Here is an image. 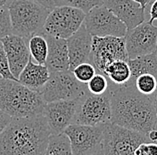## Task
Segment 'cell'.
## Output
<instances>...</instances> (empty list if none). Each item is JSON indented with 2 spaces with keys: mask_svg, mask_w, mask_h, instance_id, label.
<instances>
[{
  "mask_svg": "<svg viewBox=\"0 0 157 155\" xmlns=\"http://www.w3.org/2000/svg\"><path fill=\"white\" fill-rule=\"evenodd\" d=\"M10 2H11L10 0H0V9H2L4 7H7Z\"/></svg>",
  "mask_w": 157,
  "mask_h": 155,
  "instance_id": "34",
  "label": "cell"
},
{
  "mask_svg": "<svg viewBox=\"0 0 157 155\" xmlns=\"http://www.w3.org/2000/svg\"><path fill=\"white\" fill-rule=\"evenodd\" d=\"M44 35L48 40V53L46 61V66L48 68L49 71L55 72L70 70L67 40L47 34Z\"/></svg>",
  "mask_w": 157,
  "mask_h": 155,
  "instance_id": "17",
  "label": "cell"
},
{
  "mask_svg": "<svg viewBox=\"0 0 157 155\" xmlns=\"http://www.w3.org/2000/svg\"><path fill=\"white\" fill-rule=\"evenodd\" d=\"M154 128H155V129L157 130V121H156V123H155V127H154Z\"/></svg>",
  "mask_w": 157,
  "mask_h": 155,
  "instance_id": "37",
  "label": "cell"
},
{
  "mask_svg": "<svg viewBox=\"0 0 157 155\" xmlns=\"http://www.w3.org/2000/svg\"><path fill=\"white\" fill-rule=\"evenodd\" d=\"M34 1L50 11L56 6H59L61 2V0H34Z\"/></svg>",
  "mask_w": 157,
  "mask_h": 155,
  "instance_id": "30",
  "label": "cell"
},
{
  "mask_svg": "<svg viewBox=\"0 0 157 155\" xmlns=\"http://www.w3.org/2000/svg\"><path fill=\"white\" fill-rule=\"evenodd\" d=\"M28 46L31 58L39 64H46L48 45L45 35L41 32L33 35L28 39Z\"/></svg>",
  "mask_w": 157,
  "mask_h": 155,
  "instance_id": "21",
  "label": "cell"
},
{
  "mask_svg": "<svg viewBox=\"0 0 157 155\" xmlns=\"http://www.w3.org/2000/svg\"><path fill=\"white\" fill-rule=\"evenodd\" d=\"M111 96L109 89L102 95H93L88 91L78 100L76 112L71 124L101 126L111 122Z\"/></svg>",
  "mask_w": 157,
  "mask_h": 155,
  "instance_id": "5",
  "label": "cell"
},
{
  "mask_svg": "<svg viewBox=\"0 0 157 155\" xmlns=\"http://www.w3.org/2000/svg\"><path fill=\"white\" fill-rule=\"evenodd\" d=\"M11 119H12V117L9 116L5 112H3L2 110H0V134L8 126Z\"/></svg>",
  "mask_w": 157,
  "mask_h": 155,
  "instance_id": "31",
  "label": "cell"
},
{
  "mask_svg": "<svg viewBox=\"0 0 157 155\" xmlns=\"http://www.w3.org/2000/svg\"><path fill=\"white\" fill-rule=\"evenodd\" d=\"M87 86L89 93L93 95H102L109 89L110 82L104 74L97 72L96 75L87 83Z\"/></svg>",
  "mask_w": 157,
  "mask_h": 155,
  "instance_id": "24",
  "label": "cell"
},
{
  "mask_svg": "<svg viewBox=\"0 0 157 155\" xmlns=\"http://www.w3.org/2000/svg\"><path fill=\"white\" fill-rule=\"evenodd\" d=\"M132 1L137 2V3H138V4H140L143 7L147 8V6L149 5V3H150L152 0H132Z\"/></svg>",
  "mask_w": 157,
  "mask_h": 155,
  "instance_id": "33",
  "label": "cell"
},
{
  "mask_svg": "<svg viewBox=\"0 0 157 155\" xmlns=\"http://www.w3.org/2000/svg\"><path fill=\"white\" fill-rule=\"evenodd\" d=\"M0 75L3 78L18 80L13 75V73L10 70L9 62H8L6 51L4 49V46L1 41H0Z\"/></svg>",
  "mask_w": 157,
  "mask_h": 155,
  "instance_id": "27",
  "label": "cell"
},
{
  "mask_svg": "<svg viewBox=\"0 0 157 155\" xmlns=\"http://www.w3.org/2000/svg\"><path fill=\"white\" fill-rule=\"evenodd\" d=\"M156 55H157V50H156Z\"/></svg>",
  "mask_w": 157,
  "mask_h": 155,
  "instance_id": "41",
  "label": "cell"
},
{
  "mask_svg": "<svg viewBox=\"0 0 157 155\" xmlns=\"http://www.w3.org/2000/svg\"><path fill=\"white\" fill-rule=\"evenodd\" d=\"M67 40L70 70H73L78 64L88 62L90 59L93 36L86 29L84 23Z\"/></svg>",
  "mask_w": 157,
  "mask_h": 155,
  "instance_id": "15",
  "label": "cell"
},
{
  "mask_svg": "<svg viewBox=\"0 0 157 155\" xmlns=\"http://www.w3.org/2000/svg\"><path fill=\"white\" fill-rule=\"evenodd\" d=\"M74 76L78 81L87 84L88 81L94 77L97 73V70L91 62H83L78 64L72 70Z\"/></svg>",
  "mask_w": 157,
  "mask_h": 155,
  "instance_id": "25",
  "label": "cell"
},
{
  "mask_svg": "<svg viewBox=\"0 0 157 155\" xmlns=\"http://www.w3.org/2000/svg\"><path fill=\"white\" fill-rule=\"evenodd\" d=\"M150 142L146 134L108 122L103 125V150L105 155H135L143 143Z\"/></svg>",
  "mask_w": 157,
  "mask_h": 155,
  "instance_id": "6",
  "label": "cell"
},
{
  "mask_svg": "<svg viewBox=\"0 0 157 155\" xmlns=\"http://www.w3.org/2000/svg\"><path fill=\"white\" fill-rule=\"evenodd\" d=\"M103 0H61L60 6H67L88 13L92 8L103 5Z\"/></svg>",
  "mask_w": 157,
  "mask_h": 155,
  "instance_id": "26",
  "label": "cell"
},
{
  "mask_svg": "<svg viewBox=\"0 0 157 155\" xmlns=\"http://www.w3.org/2000/svg\"><path fill=\"white\" fill-rule=\"evenodd\" d=\"M135 155H157V143H143L135 151Z\"/></svg>",
  "mask_w": 157,
  "mask_h": 155,
  "instance_id": "29",
  "label": "cell"
},
{
  "mask_svg": "<svg viewBox=\"0 0 157 155\" xmlns=\"http://www.w3.org/2000/svg\"><path fill=\"white\" fill-rule=\"evenodd\" d=\"M110 88L111 122L148 135L157 121L156 108L151 96L141 94L130 80L122 86L110 83Z\"/></svg>",
  "mask_w": 157,
  "mask_h": 155,
  "instance_id": "1",
  "label": "cell"
},
{
  "mask_svg": "<svg viewBox=\"0 0 157 155\" xmlns=\"http://www.w3.org/2000/svg\"><path fill=\"white\" fill-rule=\"evenodd\" d=\"M50 136L43 113L12 118L0 134V155H44Z\"/></svg>",
  "mask_w": 157,
  "mask_h": 155,
  "instance_id": "2",
  "label": "cell"
},
{
  "mask_svg": "<svg viewBox=\"0 0 157 155\" xmlns=\"http://www.w3.org/2000/svg\"><path fill=\"white\" fill-rule=\"evenodd\" d=\"M0 78H2V77H1V75H0Z\"/></svg>",
  "mask_w": 157,
  "mask_h": 155,
  "instance_id": "38",
  "label": "cell"
},
{
  "mask_svg": "<svg viewBox=\"0 0 157 155\" xmlns=\"http://www.w3.org/2000/svg\"><path fill=\"white\" fill-rule=\"evenodd\" d=\"M151 98H152V100H153V102H154V104H155V106L157 109V87H156V90L155 91V93L152 95V96H150Z\"/></svg>",
  "mask_w": 157,
  "mask_h": 155,
  "instance_id": "35",
  "label": "cell"
},
{
  "mask_svg": "<svg viewBox=\"0 0 157 155\" xmlns=\"http://www.w3.org/2000/svg\"><path fill=\"white\" fill-rule=\"evenodd\" d=\"M103 1H104V0H103Z\"/></svg>",
  "mask_w": 157,
  "mask_h": 155,
  "instance_id": "42",
  "label": "cell"
},
{
  "mask_svg": "<svg viewBox=\"0 0 157 155\" xmlns=\"http://www.w3.org/2000/svg\"><path fill=\"white\" fill-rule=\"evenodd\" d=\"M149 16L150 18L148 20V21L151 23H153L154 21L157 20V0H153L151 4L150 10H149Z\"/></svg>",
  "mask_w": 157,
  "mask_h": 155,
  "instance_id": "32",
  "label": "cell"
},
{
  "mask_svg": "<svg viewBox=\"0 0 157 155\" xmlns=\"http://www.w3.org/2000/svg\"><path fill=\"white\" fill-rule=\"evenodd\" d=\"M63 133L69 137L73 155H90L103 148V125L71 124Z\"/></svg>",
  "mask_w": 157,
  "mask_h": 155,
  "instance_id": "11",
  "label": "cell"
},
{
  "mask_svg": "<svg viewBox=\"0 0 157 155\" xmlns=\"http://www.w3.org/2000/svg\"><path fill=\"white\" fill-rule=\"evenodd\" d=\"M104 75L107 78L112 85L122 86L130 80L131 70L128 61L116 60L105 68Z\"/></svg>",
  "mask_w": 157,
  "mask_h": 155,
  "instance_id": "20",
  "label": "cell"
},
{
  "mask_svg": "<svg viewBox=\"0 0 157 155\" xmlns=\"http://www.w3.org/2000/svg\"><path fill=\"white\" fill-rule=\"evenodd\" d=\"M131 70V78L134 80L141 74H153L157 78V55L156 51L147 55L139 56L135 59L128 60Z\"/></svg>",
  "mask_w": 157,
  "mask_h": 155,
  "instance_id": "19",
  "label": "cell"
},
{
  "mask_svg": "<svg viewBox=\"0 0 157 155\" xmlns=\"http://www.w3.org/2000/svg\"><path fill=\"white\" fill-rule=\"evenodd\" d=\"M7 7L12 33L27 40L41 31L50 13L34 0H13Z\"/></svg>",
  "mask_w": 157,
  "mask_h": 155,
  "instance_id": "4",
  "label": "cell"
},
{
  "mask_svg": "<svg viewBox=\"0 0 157 155\" xmlns=\"http://www.w3.org/2000/svg\"><path fill=\"white\" fill-rule=\"evenodd\" d=\"M156 113H157V109H156Z\"/></svg>",
  "mask_w": 157,
  "mask_h": 155,
  "instance_id": "40",
  "label": "cell"
},
{
  "mask_svg": "<svg viewBox=\"0 0 157 155\" xmlns=\"http://www.w3.org/2000/svg\"><path fill=\"white\" fill-rule=\"evenodd\" d=\"M9 34H12L9 9L4 7L0 9V40Z\"/></svg>",
  "mask_w": 157,
  "mask_h": 155,
  "instance_id": "28",
  "label": "cell"
},
{
  "mask_svg": "<svg viewBox=\"0 0 157 155\" xmlns=\"http://www.w3.org/2000/svg\"><path fill=\"white\" fill-rule=\"evenodd\" d=\"M116 60H128L125 37H93L89 62L98 73L104 74L105 68Z\"/></svg>",
  "mask_w": 157,
  "mask_h": 155,
  "instance_id": "9",
  "label": "cell"
},
{
  "mask_svg": "<svg viewBox=\"0 0 157 155\" xmlns=\"http://www.w3.org/2000/svg\"><path fill=\"white\" fill-rule=\"evenodd\" d=\"M132 82L135 83L137 90L146 96H152L156 90L157 78L153 74H141L137 76Z\"/></svg>",
  "mask_w": 157,
  "mask_h": 155,
  "instance_id": "23",
  "label": "cell"
},
{
  "mask_svg": "<svg viewBox=\"0 0 157 155\" xmlns=\"http://www.w3.org/2000/svg\"><path fill=\"white\" fill-rule=\"evenodd\" d=\"M10 1H11V2H12V1H13V0H10Z\"/></svg>",
  "mask_w": 157,
  "mask_h": 155,
  "instance_id": "39",
  "label": "cell"
},
{
  "mask_svg": "<svg viewBox=\"0 0 157 155\" xmlns=\"http://www.w3.org/2000/svg\"><path fill=\"white\" fill-rule=\"evenodd\" d=\"M46 104L40 92L29 89L19 80L0 78V110L12 118L41 114Z\"/></svg>",
  "mask_w": 157,
  "mask_h": 155,
  "instance_id": "3",
  "label": "cell"
},
{
  "mask_svg": "<svg viewBox=\"0 0 157 155\" xmlns=\"http://www.w3.org/2000/svg\"><path fill=\"white\" fill-rule=\"evenodd\" d=\"M0 41L4 46L8 59L10 70L13 75L18 79L21 72L30 58L28 40L12 33L3 38Z\"/></svg>",
  "mask_w": 157,
  "mask_h": 155,
  "instance_id": "14",
  "label": "cell"
},
{
  "mask_svg": "<svg viewBox=\"0 0 157 155\" xmlns=\"http://www.w3.org/2000/svg\"><path fill=\"white\" fill-rule=\"evenodd\" d=\"M78 99L62 100L47 103L43 115L46 118L51 135H60L64 132L73 120L78 105Z\"/></svg>",
  "mask_w": 157,
  "mask_h": 155,
  "instance_id": "13",
  "label": "cell"
},
{
  "mask_svg": "<svg viewBox=\"0 0 157 155\" xmlns=\"http://www.w3.org/2000/svg\"><path fill=\"white\" fill-rule=\"evenodd\" d=\"M90 155H105V153H104L103 148H101L100 150H98V152H96V153H92V154Z\"/></svg>",
  "mask_w": 157,
  "mask_h": 155,
  "instance_id": "36",
  "label": "cell"
},
{
  "mask_svg": "<svg viewBox=\"0 0 157 155\" xmlns=\"http://www.w3.org/2000/svg\"><path fill=\"white\" fill-rule=\"evenodd\" d=\"M50 77V71L46 64H39L29 58L26 66L21 72L18 80L29 89L41 92Z\"/></svg>",
  "mask_w": 157,
  "mask_h": 155,
  "instance_id": "18",
  "label": "cell"
},
{
  "mask_svg": "<svg viewBox=\"0 0 157 155\" xmlns=\"http://www.w3.org/2000/svg\"><path fill=\"white\" fill-rule=\"evenodd\" d=\"M104 5L127 26L128 30L146 21V9L132 0H104Z\"/></svg>",
  "mask_w": 157,
  "mask_h": 155,
  "instance_id": "16",
  "label": "cell"
},
{
  "mask_svg": "<svg viewBox=\"0 0 157 155\" xmlns=\"http://www.w3.org/2000/svg\"><path fill=\"white\" fill-rule=\"evenodd\" d=\"M84 25L93 37H125L127 26L104 4L86 13Z\"/></svg>",
  "mask_w": 157,
  "mask_h": 155,
  "instance_id": "10",
  "label": "cell"
},
{
  "mask_svg": "<svg viewBox=\"0 0 157 155\" xmlns=\"http://www.w3.org/2000/svg\"><path fill=\"white\" fill-rule=\"evenodd\" d=\"M86 13L67 6H59L50 11L40 32L59 39H67L84 23Z\"/></svg>",
  "mask_w": 157,
  "mask_h": 155,
  "instance_id": "8",
  "label": "cell"
},
{
  "mask_svg": "<svg viewBox=\"0 0 157 155\" xmlns=\"http://www.w3.org/2000/svg\"><path fill=\"white\" fill-rule=\"evenodd\" d=\"M88 91L85 83L78 81L71 70L50 72V77L41 90L46 103L78 99Z\"/></svg>",
  "mask_w": 157,
  "mask_h": 155,
  "instance_id": "7",
  "label": "cell"
},
{
  "mask_svg": "<svg viewBox=\"0 0 157 155\" xmlns=\"http://www.w3.org/2000/svg\"><path fill=\"white\" fill-rule=\"evenodd\" d=\"M125 42L128 60L150 55L157 50V27L144 21L128 30Z\"/></svg>",
  "mask_w": 157,
  "mask_h": 155,
  "instance_id": "12",
  "label": "cell"
},
{
  "mask_svg": "<svg viewBox=\"0 0 157 155\" xmlns=\"http://www.w3.org/2000/svg\"><path fill=\"white\" fill-rule=\"evenodd\" d=\"M44 155H73L68 136L64 133L51 135Z\"/></svg>",
  "mask_w": 157,
  "mask_h": 155,
  "instance_id": "22",
  "label": "cell"
}]
</instances>
